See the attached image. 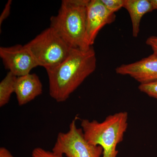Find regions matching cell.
I'll return each instance as SVG.
<instances>
[{"mask_svg":"<svg viewBox=\"0 0 157 157\" xmlns=\"http://www.w3.org/2000/svg\"><path fill=\"white\" fill-rule=\"evenodd\" d=\"M96 67L97 58L93 46L86 49L71 48L64 60L56 67L46 70L50 97L57 102L67 101L94 73Z\"/></svg>","mask_w":157,"mask_h":157,"instance_id":"1","label":"cell"},{"mask_svg":"<svg viewBox=\"0 0 157 157\" xmlns=\"http://www.w3.org/2000/svg\"><path fill=\"white\" fill-rule=\"evenodd\" d=\"M89 2V0H63L58 14L51 17L50 27L70 48L86 49L90 47L86 41Z\"/></svg>","mask_w":157,"mask_h":157,"instance_id":"2","label":"cell"},{"mask_svg":"<svg viewBox=\"0 0 157 157\" xmlns=\"http://www.w3.org/2000/svg\"><path fill=\"white\" fill-rule=\"evenodd\" d=\"M128 113L125 111L108 116L103 121L82 119L81 128L89 143L103 150V157H117L118 144L123 141L128 127Z\"/></svg>","mask_w":157,"mask_h":157,"instance_id":"3","label":"cell"},{"mask_svg":"<svg viewBox=\"0 0 157 157\" xmlns=\"http://www.w3.org/2000/svg\"><path fill=\"white\" fill-rule=\"evenodd\" d=\"M25 46L38 66L43 67L45 70L61 63L67 58L72 48L50 27Z\"/></svg>","mask_w":157,"mask_h":157,"instance_id":"4","label":"cell"},{"mask_svg":"<svg viewBox=\"0 0 157 157\" xmlns=\"http://www.w3.org/2000/svg\"><path fill=\"white\" fill-rule=\"evenodd\" d=\"M76 121V118L72 121L67 132L59 133L52 151L67 157H101L102 147L89 143Z\"/></svg>","mask_w":157,"mask_h":157,"instance_id":"5","label":"cell"},{"mask_svg":"<svg viewBox=\"0 0 157 157\" xmlns=\"http://www.w3.org/2000/svg\"><path fill=\"white\" fill-rule=\"evenodd\" d=\"M0 57L6 70L17 77L29 74L31 70L38 66L25 45L1 47Z\"/></svg>","mask_w":157,"mask_h":157,"instance_id":"6","label":"cell"},{"mask_svg":"<svg viewBox=\"0 0 157 157\" xmlns=\"http://www.w3.org/2000/svg\"><path fill=\"white\" fill-rule=\"evenodd\" d=\"M115 19V13L108 10L101 0H89L86 12V41L87 45L93 46L101 29L114 22Z\"/></svg>","mask_w":157,"mask_h":157,"instance_id":"7","label":"cell"},{"mask_svg":"<svg viewBox=\"0 0 157 157\" xmlns=\"http://www.w3.org/2000/svg\"><path fill=\"white\" fill-rule=\"evenodd\" d=\"M116 72L121 75H128L140 84L157 80V53L128 64H123L116 69Z\"/></svg>","mask_w":157,"mask_h":157,"instance_id":"8","label":"cell"},{"mask_svg":"<svg viewBox=\"0 0 157 157\" xmlns=\"http://www.w3.org/2000/svg\"><path fill=\"white\" fill-rule=\"evenodd\" d=\"M42 92V83L36 74L29 73L17 77L14 93L19 106L33 101Z\"/></svg>","mask_w":157,"mask_h":157,"instance_id":"9","label":"cell"},{"mask_svg":"<svg viewBox=\"0 0 157 157\" xmlns=\"http://www.w3.org/2000/svg\"><path fill=\"white\" fill-rule=\"evenodd\" d=\"M123 8L131 17L133 37H137L140 31V21L144 14L153 11L149 0H124Z\"/></svg>","mask_w":157,"mask_h":157,"instance_id":"10","label":"cell"},{"mask_svg":"<svg viewBox=\"0 0 157 157\" xmlns=\"http://www.w3.org/2000/svg\"><path fill=\"white\" fill-rule=\"evenodd\" d=\"M17 76L9 72L0 82V107L8 104L11 94L15 92Z\"/></svg>","mask_w":157,"mask_h":157,"instance_id":"11","label":"cell"},{"mask_svg":"<svg viewBox=\"0 0 157 157\" xmlns=\"http://www.w3.org/2000/svg\"><path fill=\"white\" fill-rule=\"evenodd\" d=\"M138 89L141 92L157 100V80L140 84Z\"/></svg>","mask_w":157,"mask_h":157,"instance_id":"12","label":"cell"},{"mask_svg":"<svg viewBox=\"0 0 157 157\" xmlns=\"http://www.w3.org/2000/svg\"><path fill=\"white\" fill-rule=\"evenodd\" d=\"M105 7L109 11L115 13L123 8L124 0H101Z\"/></svg>","mask_w":157,"mask_h":157,"instance_id":"13","label":"cell"},{"mask_svg":"<svg viewBox=\"0 0 157 157\" xmlns=\"http://www.w3.org/2000/svg\"><path fill=\"white\" fill-rule=\"evenodd\" d=\"M32 157H64L62 155L57 154L52 151L46 150L41 147H36L33 150Z\"/></svg>","mask_w":157,"mask_h":157,"instance_id":"14","label":"cell"},{"mask_svg":"<svg viewBox=\"0 0 157 157\" xmlns=\"http://www.w3.org/2000/svg\"><path fill=\"white\" fill-rule=\"evenodd\" d=\"M11 4H12V1L9 0L6 3L5 8H4L2 14L0 15V27H1L4 21L6 20L10 15Z\"/></svg>","mask_w":157,"mask_h":157,"instance_id":"15","label":"cell"},{"mask_svg":"<svg viewBox=\"0 0 157 157\" xmlns=\"http://www.w3.org/2000/svg\"><path fill=\"white\" fill-rule=\"evenodd\" d=\"M146 44L151 47L153 52L157 53V36H151L149 37L146 40Z\"/></svg>","mask_w":157,"mask_h":157,"instance_id":"16","label":"cell"},{"mask_svg":"<svg viewBox=\"0 0 157 157\" xmlns=\"http://www.w3.org/2000/svg\"><path fill=\"white\" fill-rule=\"evenodd\" d=\"M0 157H14L9 150L6 147L0 148Z\"/></svg>","mask_w":157,"mask_h":157,"instance_id":"17","label":"cell"},{"mask_svg":"<svg viewBox=\"0 0 157 157\" xmlns=\"http://www.w3.org/2000/svg\"><path fill=\"white\" fill-rule=\"evenodd\" d=\"M153 10H157V0H149Z\"/></svg>","mask_w":157,"mask_h":157,"instance_id":"18","label":"cell"}]
</instances>
